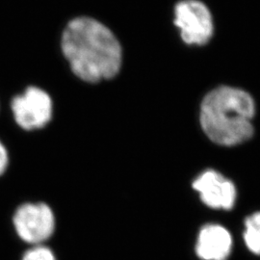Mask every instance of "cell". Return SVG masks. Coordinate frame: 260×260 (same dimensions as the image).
Masks as SVG:
<instances>
[{
	"label": "cell",
	"instance_id": "8992f818",
	"mask_svg": "<svg viewBox=\"0 0 260 260\" xmlns=\"http://www.w3.org/2000/svg\"><path fill=\"white\" fill-rule=\"evenodd\" d=\"M193 188L199 192L205 205L213 209H232L236 200V188L233 181L220 173L207 170L193 182Z\"/></svg>",
	"mask_w": 260,
	"mask_h": 260
},
{
	"label": "cell",
	"instance_id": "3957f363",
	"mask_svg": "<svg viewBox=\"0 0 260 260\" xmlns=\"http://www.w3.org/2000/svg\"><path fill=\"white\" fill-rule=\"evenodd\" d=\"M174 22L183 42L190 46H205L213 35L212 15L200 0L178 1L175 7Z\"/></svg>",
	"mask_w": 260,
	"mask_h": 260
},
{
	"label": "cell",
	"instance_id": "52a82bcc",
	"mask_svg": "<svg viewBox=\"0 0 260 260\" xmlns=\"http://www.w3.org/2000/svg\"><path fill=\"white\" fill-rule=\"evenodd\" d=\"M233 249V237L220 224H206L198 236L196 252L203 260H226Z\"/></svg>",
	"mask_w": 260,
	"mask_h": 260
},
{
	"label": "cell",
	"instance_id": "30bf717a",
	"mask_svg": "<svg viewBox=\"0 0 260 260\" xmlns=\"http://www.w3.org/2000/svg\"><path fill=\"white\" fill-rule=\"evenodd\" d=\"M9 158H8V152L7 149L0 141V176L5 172L6 168L8 166Z\"/></svg>",
	"mask_w": 260,
	"mask_h": 260
},
{
	"label": "cell",
	"instance_id": "5b68a950",
	"mask_svg": "<svg viewBox=\"0 0 260 260\" xmlns=\"http://www.w3.org/2000/svg\"><path fill=\"white\" fill-rule=\"evenodd\" d=\"M13 223L20 239L36 245L48 239L55 228L54 215L45 204L19 206L13 217Z\"/></svg>",
	"mask_w": 260,
	"mask_h": 260
},
{
	"label": "cell",
	"instance_id": "7a4b0ae2",
	"mask_svg": "<svg viewBox=\"0 0 260 260\" xmlns=\"http://www.w3.org/2000/svg\"><path fill=\"white\" fill-rule=\"evenodd\" d=\"M255 104L251 94L230 86L207 93L200 110V121L205 135L217 145L233 147L251 139Z\"/></svg>",
	"mask_w": 260,
	"mask_h": 260
},
{
	"label": "cell",
	"instance_id": "6da1fadb",
	"mask_svg": "<svg viewBox=\"0 0 260 260\" xmlns=\"http://www.w3.org/2000/svg\"><path fill=\"white\" fill-rule=\"evenodd\" d=\"M61 49L79 79L98 83L119 74L122 48L109 28L90 17L72 19L61 38Z\"/></svg>",
	"mask_w": 260,
	"mask_h": 260
},
{
	"label": "cell",
	"instance_id": "ba28073f",
	"mask_svg": "<svg viewBox=\"0 0 260 260\" xmlns=\"http://www.w3.org/2000/svg\"><path fill=\"white\" fill-rule=\"evenodd\" d=\"M244 241L252 253L260 255V212L251 214L245 220Z\"/></svg>",
	"mask_w": 260,
	"mask_h": 260
},
{
	"label": "cell",
	"instance_id": "9c48e42d",
	"mask_svg": "<svg viewBox=\"0 0 260 260\" xmlns=\"http://www.w3.org/2000/svg\"><path fill=\"white\" fill-rule=\"evenodd\" d=\"M22 260H56L53 252L48 248L37 246L26 251Z\"/></svg>",
	"mask_w": 260,
	"mask_h": 260
},
{
	"label": "cell",
	"instance_id": "277c9868",
	"mask_svg": "<svg viewBox=\"0 0 260 260\" xmlns=\"http://www.w3.org/2000/svg\"><path fill=\"white\" fill-rule=\"evenodd\" d=\"M11 108L19 126L24 130H35L46 126L51 120L53 105L46 91L30 86L12 100Z\"/></svg>",
	"mask_w": 260,
	"mask_h": 260
}]
</instances>
